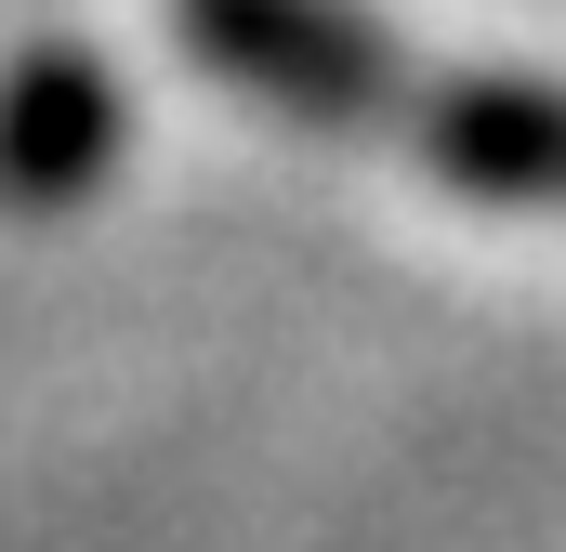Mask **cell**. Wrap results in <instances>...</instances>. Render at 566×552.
<instances>
[{"instance_id":"6da1fadb","label":"cell","mask_w":566,"mask_h":552,"mask_svg":"<svg viewBox=\"0 0 566 552\" xmlns=\"http://www.w3.org/2000/svg\"><path fill=\"white\" fill-rule=\"evenodd\" d=\"M171 26L211 79H238L277 119L369 132L474 198H514V211H566V79L434 66L343 0H171Z\"/></svg>"},{"instance_id":"7a4b0ae2","label":"cell","mask_w":566,"mask_h":552,"mask_svg":"<svg viewBox=\"0 0 566 552\" xmlns=\"http://www.w3.org/2000/svg\"><path fill=\"white\" fill-rule=\"evenodd\" d=\"M93 158H106V79L80 53L13 66V93H0V184L13 198H66Z\"/></svg>"}]
</instances>
